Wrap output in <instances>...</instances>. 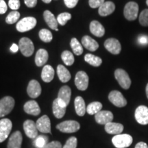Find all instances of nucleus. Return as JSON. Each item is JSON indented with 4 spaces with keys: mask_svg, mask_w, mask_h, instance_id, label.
Masks as SVG:
<instances>
[{
    "mask_svg": "<svg viewBox=\"0 0 148 148\" xmlns=\"http://www.w3.org/2000/svg\"><path fill=\"white\" fill-rule=\"evenodd\" d=\"M54 77V69L50 65H45L42 69L41 78L45 82H50Z\"/></svg>",
    "mask_w": 148,
    "mask_h": 148,
    "instance_id": "27",
    "label": "nucleus"
},
{
    "mask_svg": "<svg viewBox=\"0 0 148 148\" xmlns=\"http://www.w3.org/2000/svg\"><path fill=\"white\" fill-rule=\"evenodd\" d=\"M66 108V107L62 106L60 103H59L57 98L53 101L52 106L53 113L56 118H58V119H61L62 117H63L64 114H65Z\"/></svg>",
    "mask_w": 148,
    "mask_h": 148,
    "instance_id": "29",
    "label": "nucleus"
},
{
    "mask_svg": "<svg viewBox=\"0 0 148 148\" xmlns=\"http://www.w3.org/2000/svg\"><path fill=\"white\" fill-rule=\"evenodd\" d=\"M47 140L48 138H47V136H44V135H40L35 138L34 141V145L37 148H44L47 144Z\"/></svg>",
    "mask_w": 148,
    "mask_h": 148,
    "instance_id": "35",
    "label": "nucleus"
},
{
    "mask_svg": "<svg viewBox=\"0 0 148 148\" xmlns=\"http://www.w3.org/2000/svg\"><path fill=\"white\" fill-rule=\"evenodd\" d=\"M114 77L119 84L123 89H128L131 86V79L129 75L125 70L117 69L114 71Z\"/></svg>",
    "mask_w": 148,
    "mask_h": 148,
    "instance_id": "2",
    "label": "nucleus"
},
{
    "mask_svg": "<svg viewBox=\"0 0 148 148\" xmlns=\"http://www.w3.org/2000/svg\"><path fill=\"white\" fill-rule=\"evenodd\" d=\"M48 57H49V55L45 49H38L35 56V63L38 66H42L47 62Z\"/></svg>",
    "mask_w": 148,
    "mask_h": 148,
    "instance_id": "24",
    "label": "nucleus"
},
{
    "mask_svg": "<svg viewBox=\"0 0 148 148\" xmlns=\"http://www.w3.org/2000/svg\"><path fill=\"white\" fill-rule=\"evenodd\" d=\"M138 21L142 26H148V9H145L140 12L138 17Z\"/></svg>",
    "mask_w": 148,
    "mask_h": 148,
    "instance_id": "37",
    "label": "nucleus"
},
{
    "mask_svg": "<svg viewBox=\"0 0 148 148\" xmlns=\"http://www.w3.org/2000/svg\"><path fill=\"white\" fill-rule=\"evenodd\" d=\"M23 130L27 137L36 138L38 136V129L36 123L32 120H26L23 123Z\"/></svg>",
    "mask_w": 148,
    "mask_h": 148,
    "instance_id": "15",
    "label": "nucleus"
},
{
    "mask_svg": "<svg viewBox=\"0 0 148 148\" xmlns=\"http://www.w3.org/2000/svg\"><path fill=\"white\" fill-rule=\"evenodd\" d=\"M135 119L141 125L148 124V108L145 106H139L135 110Z\"/></svg>",
    "mask_w": 148,
    "mask_h": 148,
    "instance_id": "12",
    "label": "nucleus"
},
{
    "mask_svg": "<svg viewBox=\"0 0 148 148\" xmlns=\"http://www.w3.org/2000/svg\"><path fill=\"white\" fill-rule=\"evenodd\" d=\"M37 129L42 133H51V122L47 115H43L37 120Z\"/></svg>",
    "mask_w": 148,
    "mask_h": 148,
    "instance_id": "16",
    "label": "nucleus"
},
{
    "mask_svg": "<svg viewBox=\"0 0 148 148\" xmlns=\"http://www.w3.org/2000/svg\"><path fill=\"white\" fill-rule=\"evenodd\" d=\"M133 138L130 134H120L115 135L112 138V144L116 148H126L132 143Z\"/></svg>",
    "mask_w": 148,
    "mask_h": 148,
    "instance_id": "1",
    "label": "nucleus"
},
{
    "mask_svg": "<svg viewBox=\"0 0 148 148\" xmlns=\"http://www.w3.org/2000/svg\"><path fill=\"white\" fill-rule=\"evenodd\" d=\"M8 5L11 9L16 10L20 8L21 3L19 0H9Z\"/></svg>",
    "mask_w": 148,
    "mask_h": 148,
    "instance_id": "42",
    "label": "nucleus"
},
{
    "mask_svg": "<svg viewBox=\"0 0 148 148\" xmlns=\"http://www.w3.org/2000/svg\"><path fill=\"white\" fill-rule=\"evenodd\" d=\"M77 143V138L75 136H72V137H70L69 139L66 140L65 145L62 148H76Z\"/></svg>",
    "mask_w": 148,
    "mask_h": 148,
    "instance_id": "40",
    "label": "nucleus"
},
{
    "mask_svg": "<svg viewBox=\"0 0 148 148\" xmlns=\"http://www.w3.org/2000/svg\"><path fill=\"white\" fill-rule=\"evenodd\" d=\"M56 128L60 132L64 133H73L76 132L80 128V125L76 121H65L61 122L56 125Z\"/></svg>",
    "mask_w": 148,
    "mask_h": 148,
    "instance_id": "6",
    "label": "nucleus"
},
{
    "mask_svg": "<svg viewBox=\"0 0 148 148\" xmlns=\"http://www.w3.org/2000/svg\"><path fill=\"white\" fill-rule=\"evenodd\" d=\"M57 74H58V78L62 82H67L71 79V73L66 69L63 65H59L57 66Z\"/></svg>",
    "mask_w": 148,
    "mask_h": 148,
    "instance_id": "28",
    "label": "nucleus"
},
{
    "mask_svg": "<svg viewBox=\"0 0 148 148\" xmlns=\"http://www.w3.org/2000/svg\"><path fill=\"white\" fill-rule=\"evenodd\" d=\"M39 37L40 40L45 42H51V40L53 38L51 32L47 29H42L41 30H40Z\"/></svg>",
    "mask_w": 148,
    "mask_h": 148,
    "instance_id": "34",
    "label": "nucleus"
},
{
    "mask_svg": "<svg viewBox=\"0 0 148 148\" xmlns=\"http://www.w3.org/2000/svg\"><path fill=\"white\" fill-rule=\"evenodd\" d=\"M138 14V5L134 1H130L125 4L123 9V14L128 21H134Z\"/></svg>",
    "mask_w": 148,
    "mask_h": 148,
    "instance_id": "3",
    "label": "nucleus"
},
{
    "mask_svg": "<svg viewBox=\"0 0 148 148\" xmlns=\"http://www.w3.org/2000/svg\"><path fill=\"white\" fill-rule=\"evenodd\" d=\"M18 47L22 54L26 57L32 56L34 51V46L32 40L29 38L23 37L18 42Z\"/></svg>",
    "mask_w": 148,
    "mask_h": 148,
    "instance_id": "7",
    "label": "nucleus"
},
{
    "mask_svg": "<svg viewBox=\"0 0 148 148\" xmlns=\"http://www.w3.org/2000/svg\"><path fill=\"white\" fill-rule=\"evenodd\" d=\"M23 137L20 131H16L9 138L7 148H21Z\"/></svg>",
    "mask_w": 148,
    "mask_h": 148,
    "instance_id": "18",
    "label": "nucleus"
},
{
    "mask_svg": "<svg viewBox=\"0 0 148 148\" xmlns=\"http://www.w3.org/2000/svg\"><path fill=\"white\" fill-rule=\"evenodd\" d=\"M146 4H147V6H148V0H147V1H146Z\"/></svg>",
    "mask_w": 148,
    "mask_h": 148,
    "instance_id": "51",
    "label": "nucleus"
},
{
    "mask_svg": "<svg viewBox=\"0 0 148 148\" xmlns=\"http://www.w3.org/2000/svg\"><path fill=\"white\" fill-rule=\"evenodd\" d=\"M36 19L32 16L22 18L18 22L16 25V28L18 32H25L34 28L36 25Z\"/></svg>",
    "mask_w": 148,
    "mask_h": 148,
    "instance_id": "5",
    "label": "nucleus"
},
{
    "mask_svg": "<svg viewBox=\"0 0 148 148\" xmlns=\"http://www.w3.org/2000/svg\"><path fill=\"white\" fill-rule=\"evenodd\" d=\"M24 2L28 8H34L37 4V0H24Z\"/></svg>",
    "mask_w": 148,
    "mask_h": 148,
    "instance_id": "46",
    "label": "nucleus"
},
{
    "mask_svg": "<svg viewBox=\"0 0 148 148\" xmlns=\"http://www.w3.org/2000/svg\"><path fill=\"white\" fill-rule=\"evenodd\" d=\"M15 101L10 96H6L0 99V117H3L12 110Z\"/></svg>",
    "mask_w": 148,
    "mask_h": 148,
    "instance_id": "4",
    "label": "nucleus"
},
{
    "mask_svg": "<svg viewBox=\"0 0 148 148\" xmlns=\"http://www.w3.org/2000/svg\"><path fill=\"white\" fill-rule=\"evenodd\" d=\"M44 148H62V147L59 141H52L47 143Z\"/></svg>",
    "mask_w": 148,
    "mask_h": 148,
    "instance_id": "43",
    "label": "nucleus"
},
{
    "mask_svg": "<svg viewBox=\"0 0 148 148\" xmlns=\"http://www.w3.org/2000/svg\"><path fill=\"white\" fill-rule=\"evenodd\" d=\"M115 10V5L112 1H106L99 8V14L101 16L110 15Z\"/></svg>",
    "mask_w": 148,
    "mask_h": 148,
    "instance_id": "20",
    "label": "nucleus"
},
{
    "mask_svg": "<svg viewBox=\"0 0 148 148\" xmlns=\"http://www.w3.org/2000/svg\"><path fill=\"white\" fill-rule=\"evenodd\" d=\"M20 17V13L17 11L14 10L9 13L5 18V22L8 24H13L18 21Z\"/></svg>",
    "mask_w": 148,
    "mask_h": 148,
    "instance_id": "36",
    "label": "nucleus"
},
{
    "mask_svg": "<svg viewBox=\"0 0 148 148\" xmlns=\"http://www.w3.org/2000/svg\"><path fill=\"white\" fill-rule=\"evenodd\" d=\"M82 43L86 49L90 51H95L99 48V44L89 36H84L82 38Z\"/></svg>",
    "mask_w": 148,
    "mask_h": 148,
    "instance_id": "22",
    "label": "nucleus"
},
{
    "mask_svg": "<svg viewBox=\"0 0 148 148\" xmlns=\"http://www.w3.org/2000/svg\"><path fill=\"white\" fill-rule=\"evenodd\" d=\"M109 100L112 104L119 108H122L127 105V100L123 97L121 92L118 90H112L109 93Z\"/></svg>",
    "mask_w": 148,
    "mask_h": 148,
    "instance_id": "9",
    "label": "nucleus"
},
{
    "mask_svg": "<svg viewBox=\"0 0 148 148\" xmlns=\"http://www.w3.org/2000/svg\"><path fill=\"white\" fill-rule=\"evenodd\" d=\"M61 58H62V61L67 66H71L73 64L74 62V56L73 53L70 52L69 51H64L62 53L61 55Z\"/></svg>",
    "mask_w": 148,
    "mask_h": 148,
    "instance_id": "33",
    "label": "nucleus"
},
{
    "mask_svg": "<svg viewBox=\"0 0 148 148\" xmlns=\"http://www.w3.org/2000/svg\"><path fill=\"white\" fill-rule=\"evenodd\" d=\"M12 121L8 119L0 120V143L3 142L8 138L12 130Z\"/></svg>",
    "mask_w": 148,
    "mask_h": 148,
    "instance_id": "10",
    "label": "nucleus"
},
{
    "mask_svg": "<svg viewBox=\"0 0 148 148\" xmlns=\"http://www.w3.org/2000/svg\"><path fill=\"white\" fill-rule=\"evenodd\" d=\"M104 2V0H89L88 1L90 7L92 8H99Z\"/></svg>",
    "mask_w": 148,
    "mask_h": 148,
    "instance_id": "41",
    "label": "nucleus"
},
{
    "mask_svg": "<svg viewBox=\"0 0 148 148\" xmlns=\"http://www.w3.org/2000/svg\"><path fill=\"white\" fill-rule=\"evenodd\" d=\"M135 148H148V146L145 142H139L136 144Z\"/></svg>",
    "mask_w": 148,
    "mask_h": 148,
    "instance_id": "47",
    "label": "nucleus"
},
{
    "mask_svg": "<svg viewBox=\"0 0 148 148\" xmlns=\"http://www.w3.org/2000/svg\"><path fill=\"white\" fill-rule=\"evenodd\" d=\"M18 49H19L18 46L16 45V44L13 43L12 45V46H11V47H10V51H12V52L16 53V52H17V51H18Z\"/></svg>",
    "mask_w": 148,
    "mask_h": 148,
    "instance_id": "48",
    "label": "nucleus"
},
{
    "mask_svg": "<svg viewBox=\"0 0 148 148\" xmlns=\"http://www.w3.org/2000/svg\"><path fill=\"white\" fill-rule=\"evenodd\" d=\"M8 7L4 0H0V14H4L7 11Z\"/></svg>",
    "mask_w": 148,
    "mask_h": 148,
    "instance_id": "45",
    "label": "nucleus"
},
{
    "mask_svg": "<svg viewBox=\"0 0 148 148\" xmlns=\"http://www.w3.org/2000/svg\"><path fill=\"white\" fill-rule=\"evenodd\" d=\"M74 106H75V112L78 116H82L84 115L86 111V106L84 99L80 96H78L75 99L74 101Z\"/></svg>",
    "mask_w": 148,
    "mask_h": 148,
    "instance_id": "25",
    "label": "nucleus"
},
{
    "mask_svg": "<svg viewBox=\"0 0 148 148\" xmlns=\"http://www.w3.org/2000/svg\"><path fill=\"white\" fill-rule=\"evenodd\" d=\"M42 1H43L44 3H49L51 2V0H42Z\"/></svg>",
    "mask_w": 148,
    "mask_h": 148,
    "instance_id": "50",
    "label": "nucleus"
},
{
    "mask_svg": "<svg viewBox=\"0 0 148 148\" xmlns=\"http://www.w3.org/2000/svg\"><path fill=\"white\" fill-rule=\"evenodd\" d=\"M79 0H64L66 6L69 8H73L77 5Z\"/></svg>",
    "mask_w": 148,
    "mask_h": 148,
    "instance_id": "44",
    "label": "nucleus"
},
{
    "mask_svg": "<svg viewBox=\"0 0 148 148\" xmlns=\"http://www.w3.org/2000/svg\"><path fill=\"white\" fill-rule=\"evenodd\" d=\"M24 111L31 115L37 116L40 113V108L38 106V103L34 100H31L27 101L24 104Z\"/></svg>",
    "mask_w": 148,
    "mask_h": 148,
    "instance_id": "19",
    "label": "nucleus"
},
{
    "mask_svg": "<svg viewBox=\"0 0 148 148\" xmlns=\"http://www.w3.org/2000/svg\"><path fill=\"white\" fill-rule=\"evenodd\" d=\"M71 14L69 12H63L59 14L57 17V21L61 25H64L69 20L71 19Z\"/></svg>",
    "mask_w": 148,
    "mask_h": 148,
    "instance_id": "38",
    "label": "nucleus"
},
{
    "mask_svg": "<svg viewBox=\"0 0 148 148\" xmlns=\"http://www.w3.org/2000/svg\"><path fill=\"white\" fill-rule=\"evenodd\" d=\"M136 42L140 46L146 47L148 45V35L146 34H139L137 37Z\"/></svg>",
    "mask_w": 148,
    "mask_h": 148,
    "instance_id": "39",
    "label": "nucleus"
},
{
    "mask_svg": "<svg viewBox=\"0 0 148 148\" xmlns=\"http://www.w3.org/2000/svg\"><path fill=\"white\" fill-rule=\"evenodd\" d=\"M88 76L86 72L78 71L75 77V84L77 89L85 90L87 89L88 86Z\"/></svg>",
    "mask_w": 148,
    "mask_h": 148,
    "instance_id": "11",
    "label": "nucleus"
},
{
    "mask_svg": "<svg viewBox=\"0 0 148 148\" xmlns=\"http://www.w3.org/2000/svg\"><path fill=\"white\" fill-rule=\"evenodd\" d=\"M102 109V104L99 101H93L88 105L86 107V112L88 114L92 115L96 114L97 112L101 110Z\"/></svg>",
    "mask_w": 148,
    "mask_h": 148,
    "instance_id": "31",
    "label": "nucleus"
},
{
    "mask_svg": "<svg viewBox=\"0 0 148 148\" xmlns=\"http://www.w3.org/2000/svg\"><path fill=\"white\" fill-rule=\"evenodd\" d=\"M104 47L109 52L112 54L117 55L121 52V45L117 39L114 38H110L105 40Z\"/></svg>",
    "mask_w": 148,
    "mask_h": 148,
    "instance_id": "13",
    "label": "nucleus"
},
{
    "mask_svg": "<svg viewBox=\"0 0 148 148\" xmlns=\"http://www.w3.org/2000/svg\"><path fill=\"white\" fill-rule=\"evenodd\" d=\"M90 31L97 37H101L105 34V29L101 24L97 21H92L90 23Z\"/></svg>",
    "mask_w": 148,
    "mask_h": 148,
    "instance_id": "23",
    "label": "nucleus"
},
{
    "mask_svg": "<svg viewBox=\"0 0 148 148\" xmlns=\"http://www.w3.org/2000/svg\"><path fill=\"white\" fill-rule=\"evenodd\" d=\"M113 114L108 110H101L95 114V121L100 125H106L113 120Z\"/></svg>",
    "mask_w": 148,
    "mask_h": 148,
    "instance_id": "14",
    "label": "nucleus"
},
{
    "mask_svg": "<svg viewBox=\"0 0 148 148\" xmlns=\"http://www.w3.org/2000/svg\"><path fill=\"white\" fill-rule=\"evenodd\" d=\"M84 60L88 64L93 66H99L102 63V60L99 57L91 54V53H87L85 55Z\"/></svg>",
    "mask_w": 148,
    "mask_h": 148,
    "instance_id": "30",
    "label": "nucleus"
},
{
    "mask_svg": "<svg viewBox=\"0 0 148 148\" xmlns=\"http://www.w3.org/2000/svg\"><path fill=\"white\" fill-rule=\"evenodd\" d=\"M71 90L68 86H63L60 88L58 94V102L62 106L66 107L69 105L71 99Z\"/></svg>",
    "mask_w": 148,
    "mask_h": 148,
    "instance_id": "8",
    "label": "nucleus"
},
{
    "mask_svg": "<svg viewBox=\"0 0 148 148\" xmlns=\"http://www.w3.org/2000/svg\"><path fill=\"white\" fill-rule=\"evenodd\" d=\"M105 130L110 134H120L123 130V125L121 123H114L112 121L105 125Z\"/></svg>",
    "mask_w": 148,
    "mask_h": 148,
    "instance_id": "21",
    "label": "nucleus"
},
{
    "mask_svg": "<svg viewBox=\"0 0 148 148\" xmlns=\"http://www.w3.org/2000/svg\"><path fill=\"white\" fill-rule=\"evenodd\" d=\"M71 47L72 50H73V53L75 55L79 56L83 53V47L82 45L80 44L78 40H77V38H73L71 40Z\"/></svg>",
    "mask_w": 148,
    "mask_h": 148,
    "instance_id": "32",
    "label": "nucleus"
},
{
    "mask_svg": "<svg viewBox=\"0 0 148 148\" xmlns=\"http://www.w3.org/2000/svg\"><path fill=\"white\" fill-rule=\"evenodd\" d=\"M43 17L44 19L48 26L50 27L51 29H58L57 27H58V21H57V19H56L55 16L53 14L51 13L49 10H45L43 13Z\"/></svg>",
    "mask_w": 148,
    "mask_h": 148,
    "instance_id": "26",
    "label": "nucleus"
},
{
    "mask_svg": "<svg viewBox=\"0 0 148 148\" xmlns=\"http://www.w3.org/2000/svg\"><path fill=\"white\" fill-rule=\"evenodd\" d=\"M27 92L28 95L32 98H36L41 93V87L38 81L32 79L29 82L27 88Z\"/></svg>",
    "mask_w": 148,
    "mask_h": 148,
    "instance_id": "17",
    "label": "nucleus"
},
{
    "mask_svg": "<svg viewBox=\"0 0 148 148\" xmlns=\"http://www.w3.org/2000/svg\"><path fill=\"white\" fill-rule=\"evenodd\" d=\"M145 92H146V95H147V99H148V83H147V86H146Z\"/></svg>",
    "mask_w": 148,
    "mask_h": 148,
    "instance_id": "49",
    "label": "nucleus"
}]
</instances>
